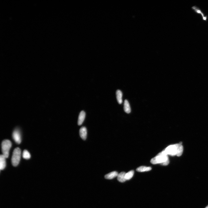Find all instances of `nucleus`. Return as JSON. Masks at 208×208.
Returning a JSON list of instances; mask_svg holds the SVG:
<instances>
[{
  "instance_id": "nucleus-1",
  "label": "nucleus",
  "mask_w": 208,
  "mask_h": 208,
  "mask_svg": "<svg viewBox=\"0 0 208 208\" xmlns=\"http://www.w3.org/2000/svg\"><path fill=\"white\" fill-rule=\"evenodd\" d=\"M183 151V147L181 144H177L170 145L161 152L163 154L169 155L172 156L177 155L180 157L182 154Z\"/></svg>"
},
{
  "instance_id": "nucleus-2",
  "label": "nucleus",
  "mask_w": 208,
  "mask_h": 208,
  "mask_svg": "<svg viewBox=\"0 0 208 208\" xmlns=\"http://www.w3.org/2000/svg\"><path fill=\"white\" fill-rule=\"evenodd\" d=\"M151 163L154 164H160L163 166H167L169 164V161L168 155L161 152L152 159Z\"/></svg>"
},
{
  "instance_id": "nucleus-3",
  "label": "nucleus",
  "mask_w": 208,
  "mask_h": 208,
  "mask_svg": "<svg viewBox=\"0 0 208 208\" xmlns=\"http://www.w3.org/2000/svg\"><path fill=\"white\" fill-rule=\"evenodd\" d=\"M21 155V150L19 148L17 147L14 149L12 158V163L13 166L16 167L19 164Z\"/></svg>"
},
{
  "instance_id": "nucleus-4",
  "label": "nucleus",
  "mask_w": 208,
  "mask_h": 208,
  "mask_svg": "<svg viewBox=\"0 0 208 208\" xmlns=\"http://www.w3.org/2000/svg\"><path fill=\"white\" fill-rule=\"evenodd\" d=\"M12 146L11 141L8 140L3 141L2 143V149L3 154L6 158L8 157L9 150Z\"/></svg>"
},
{
  "instance_id": "nucleus-5",
  "label": "nucleus",
  "mask_w": 208,
  "mask_h": 208,
  "mask_svg": "<svg viewBox=\"0 0 208 208\" xmlns=\"http://www.w3.org/2000/svg\"><path fill=\"white\" fill-rule=\"evenodd\" d=\"M192 9L196 14H200L204 21L207 22L208 19V16L205 15V14L201 9L196 6H193L191 8Z\"/></svg>"
},
{
  "instance_id": "nucleus-6",
  "label": "nucleus",
  "mask_w": 208,
  "mask_h": 208,
  "mask_svg": "<svg viewBox=\"0 0 208 208\" xmlns=\"http://www.w3.org/2000/svg\"><path fill=\"white\" fill-rule=\"evenodd\" d=\"M13 137L14 140L17 144L21 143V135L19 129H16L14 131L13 134Z\"/></svg>"
},
{
  "instance_id": "nucleus-7",
  "label": "nucleus",
  "mask_w": 208,
  "mask_h": 208,
  "mask_svg": "<svg viewBox=\"0 0 208 208\" xmlns=\"http://www.w3.org/2000/svg\"><path fill=\"white\" fill-rule=\"evenodd\" d=\"M80 135L81 138L83 140H85L86 139L87 131L86 127H82L80 130Z\"/></svg>"
},
{
  "instance_id": "nucleus-8",
  "label": "nucleus",
  "mask_w": 208,
  "mask_h": 208,
  "mask_svg": "<svg viewBox=\"0 0 208 208\" xmlns=\"http://www.w3.org/2000/svg\"><path fill=\"white\" fill-rule=\"evenodd\" d=\"M85 115L86 114L84 111H82L80 112L78 118V125L80 126L82 125L85 120Z\"/></svg>"
},
{
  "instance_id": "nucleus-9",
  "label": "nucleus",
  "mask_w": 208,
  "mask_h": 208,
  "mask_svg": "<svg viewBox=\"0 0 208 208\" xmlns=\"http://www.w3.org/2000/svg\"><path fill=\"white\" fill-rule=\"evenodd\" d=\"M6 158L3 155L0 157V169L3 170L4 169L6 166Z\"/></svg>"
},
{
  "instance_id": "nucleus-10",
  "label": "nucleus",
  "mask_w": 208,
  "mask_h": 208,
  "mask_svg": "<svg viewBox=\"0 0 208 208\" xmlns=\"http://www.w3.org/2000/svg\"><path fill=\"white\" fill-rule=\"evenodd\" d=\"M124 111L127 113H129L131 111V107L128 101L127 100H125L124 101Z\"/></svg>"
},
{
  "instance_id": "nucleus-11",
  "label": "nucleus",
  "mask_w": 208,
  "mask_h": 208,
  "mask_svg": "<svg viewBox=\"0 0 208 208\" xmlns=\"http://www.w3.org/2000/svg\"><path fill=\"white\" fill-rule=\"evenodd\" d=\"M118 175L117 172L115 171H113L106 175L105 176V178L107 179L111 180L116 177H117Z\"/></svg>"
},
{
  "instance_id": "nucleus-12",
  "label": "nucleus",
  "mask_w": 208,
  "mask_h": 208,
  "mask_svg": "<svg viewBox=\"0 0 208 208\" xmlns=\"http://www.w3.org/2000/svg\"><path fill=\"white\" fill-rule=\"evenodd\" d=\"M126 173L125 172H121L117 176V180L121 183H124L126 180L125 178Z\"/></svg>"
},
{
  "instance_id": "nucleus-13",
  "label": "nucleus",
  "mask_w": 208,
  "mask_h": 208,
  "mask_svg": "<svg viewBox=\"0 0 208 208\" xmlns=\"http://www.w3.org/2000/svg\"><path fill=\"white\" fill-rule=\"evenodd\" d=\"M116 97L118 102L119 104L122 103L123 94L122 92L119 90L116 91Z\"/></svg>"
},
{
  "instance_id": "nucleus-14",
  "label": "nucleus",
  "mask_w": 208,
  "mask_h": 208,
  "mask_svg": "<svg viewBox=\"0 0 208 208\" xmlns=\"http://www.w3.org/2000/svg\"><path fill=\"white\" fill-rule=\"evenodd\" d=\"M152 168L150 167H146L145 166H141L137 168L136 170L139 172H143L151 170Z\"/></svg>"
},
{
  "instance_id": "nucleus-15",
  "label": "nucleus",
  "mask_w": 208,
  "mask_h": 208,
  "mask_svg": "<svg viewBox=\"0 0 208 208\" xmlns=\"http://www.w3.org/2000/svg\"><path fill=\"white\" fill-rule=\"evenodd\" d=\"M134 172L133 170H131L128 173H126L125 178L126 180H129L133 177L134 174Z\"/></svg>"
},
{
  "instance_id": "nucleus-16",
  "label": "nucleus",
  "mask_w": 208,
  "mask_h": 208,
  "mask_svg": "<svg viewBox=\"0 0 208 208\" xmlns=\"http://www.w3.org/2000/svg\"><path fill=\"white\" fill-rule=\"evenodd\" d=\"M23 157L25 159H28L30 158V154L27 150H25L23 152Z\"/></svg>"
},
{
  "instance_id": "nucleus-17",
  "label": "nucleus",
  "mask_w": 208,
  "mask_h": 208,
  "mask_svg": "<svg viewBox=\"0 0 208 208\" xmlns=\"http://www.w3.org/2000/svg\"><path fill=\"white\" fill-rule=\"evenodd\" d=\"M205 208H208V205Z\"/></svg>"
}]
</instances>
